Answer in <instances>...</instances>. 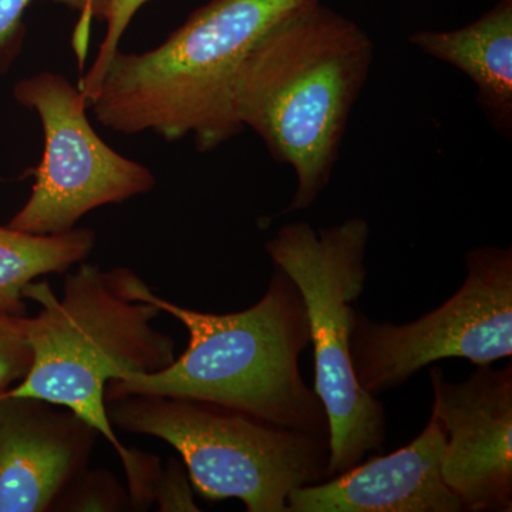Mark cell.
I'll list each match as a JSON object with an SVG mask.
<instances>
[{
    "instance_id": "cell-1",
    "label": "cell",
    "mask_w": 512,
    "mask_h": 512,
    "mask_svg": "<svg viewBox=\"0 0 512 512\" xmlns=\"http://www.w3.org/2000/svg\"><path fill=\"white\" fill-rule=\"evenodd\" d=\"M373 56L365 30L318 2L269 30L235 74L232 124L238 133L251 128L276 163L295 171L284 214L308 210L328 187Z\"/></svg>"
},
{
    "instance_id": "cell-2",
    "label": "cell",
    "mask_w": 512,
    "mask_h": 512,
    "mask_svg": "<svg viewBox=\"0 0 512 512\" xmlns=\"http://www.w3.org/2000/svg\"><path fill=\"white\" fill-rule=\"evenodd\" d=\"M116 269L127 298L153 303L180 320L190 342L161 372L110 380L106 402L127 394L181 397L220 404L275 426L329 434L325 407L299 369V357L311 343L305 302L281 268L275 266L255 305L220 315L175 305L130 269Z\"/></svg>"
},
{
    "instance_id": "cell-3",
    "label": "cell",
    "mask_w": 512,
    "mask_h": 512,
    "mask_svg": "<svg viewBox=\"0 0 512 512\" xmlns=\"http://www.w3.org/2000/svg\"><path fill=\"white\" fill-rule=\"evenodd\" d=\"M320 0H210L160 46L117 52L90 106L123 134L191 136L201 153L237 136L229 93L239 67L275 25Z\"/></svg>"
},
{
    "instance_id": "cell-4",
    "label": "cell",
    "mask_w": 512,
    "mask_h": 512,
    "mask_svg": "<svg viewBox=\"0 0 512 512\" xmlns=\"http://www.w3.org/2000/svg\"><path fill=\"white\" fill-rule=\"evenodd\" d=\"M23 298L42 306L33 318H23L32 366L3 394L70 410L109 441L126 467L134 450L117 437L104 394L110 380L151 375L174 362V339L154 326L160 309L127 298L116 268L89 264L67 275L60 298L47 281L30 282Z\"/></svg>"
},
{
    "instance_id": "cell-5",
    "label": "cell",
    "mask_w": 512,
    "mask_h": 512,
    "mask_svg": "<svg viewBox=\"0 0 512 512\" xmlns=\"http://www.w3.org/2000/svg\"><path fill=\"white\" fill-rule=\"evenodd\" d=\"M114 429L178 451L198 493L248 512H288L292 490L328 480L329 434L275 426L220 404L127 394L107 400Z\"/></svg>"
},
{
    "instance_id": "cell-6",
    "label": "cell",
    "mask_w": 512,
    "mask_h": 512,
    "mask_svg": "<svg viewBox=\"0 0 512 512\" xmlns=\"http://www.w3.org/2000/svg\"><path fill=\"white\" fill-rule=\"evenodd\" d=\"M370 227L349 218L329 228L286 224L266 242V252L301 292L308 313L315 392L329 420V478L355 467L383 448V403L357 382L350 357L353 302L365 291Z\"/></svg>"
},
{
    "instance_id": "cell-7",
    "label": "cell",
    "mask_w": 512,
    "mask_h": 512,
    "mask_svg": "<svg viewBox=\"0 0 512 512\" xmlns=\"http://www.w3.org/2000/svg\"><path fill=\"white\" fill-rule=\"evenodd\" d=\"M466 265L463 286L414 322H376L353 311L350 357L366 393L402 386L439 360L480 367L512 356V248L471 249Z\"/></svg>"
},
{
    "instance_id": "cell-8",
    "label": "cell",
    "mask_w": 512,
    "mask_h": 512,
    "mask_svg": "<svg viewBox=\"0 0 512 512\" xmlns=\"http://www.w3.org/2000/svg\"><path fill=\"white\" fill-rule=\"evenodd\" d=\"M13 97L39 116L45 150L32 194L8 227L33 235L64 234L90 211L153 190L154 174L104 143L87 116L90 104L62 74L42 72L20 80Z\"/></svg>"
},
{
    "instance_id": "cell-9",
    "label": "cell",
    "mask_w": 512,
    "mask_h": 512,
    "mask_svg": "<svg viewBox=\"0 0 512 512\" xmlns=\"http://www.w3.org/2000/svg\"><path fill=\"white\" fill-rule=\"evenodd\" d=\"M433 416L446 431L441 473L468 512L512 510V365L480 366L460 383L430 373Z\"/></svg>"
},
{
    "instance_id": "cell-10",
    "label": "cell",
    "mask_w": 512,
    "mask_h": 512,
    "mask_svg": "<svg viewBox=\"0 0 512 512\" xmlns=\"http://www.w3.org/2000/svg\"><path fill=\"white\" fill-rule=\"evenodd\" d=\"M99 433L45 400L0 394V512H52Z\"/></svg>"
},
{
    "instance_id": "cell-11",
    "label": "cell",
    "mask_w": 512,
    "mask_h": 512,
    "mask_svg": "<svg viewBox=\"0 0 512 512\" xmlns=\"http://www.w3.org/2000/svg\"><path fill=\"white\" fill-rule=\"evenodd\" d=\"M444 447L446 431L431 414L409 446L292 490L288 512H463L441 473Z\"/></svg>"
},
{
    "instance_id": "cell-12",
    "label": "cell",
    "mask_w": 512,
    "mask_h": 512,
    "mask_svg": "<svg viewBox=\"0 0 512 512\" xmlns=\"http://www.w3.org/2000/svg\"><path fill=\"white\" fill-rule=\"evenodd\" d=\"M409 42L466 74L476 84L485 119L501 137L511 140L512 0H498L464 28L421 30L410 35Z\"/></svg>"
},
{
    "instance_id": "cell-13",
    "label": "cell",
    "mask_w": 512,
    "mask_h": 512,
    "mask_svg": "<svg viewBox=\"0 0 512 512\" xmlns=\"http://www.w3.org/2000/svg\"><path fill=\"white\" fill-rule=\"evenodd\" d=\"M94 244L96 234L87 228L33 235L8 225L0 227V313L26 315V285L80 264L93 251Z\"/></svg>"
},
{
    "instance_id": "cell-14",
    "label": "cell",
    "mask_w": 512,
    "mask_h": 512,
    "mask_svg": "<svg viewBox=\"0 0 512 512\" xmlns=\"http://www.w3.org/2000/svg\"><path fill=\"white\" fill-rule=\"evenodd\" d=\"M36 0H0V74L9 72L18 59L25 42L26 28L23 23L26 10ZM80 13L73 33V49L79 67L86 62L89 50L90 26L94 19L103 20L109 0H55Z\"/></svg>"
},
{
    "instance_id": "cell-15",
    "label": "cell",
    "mask_w": 512,
    "mask_h": 512,
    "mask_svg": "<svg viewBox=\"0 0 512 512\" xmlns=\"http://www.w3.org/2000/svg\"><path fill=\"white\" fill-rule=\"evenodd\" d=\"M52 511L120 512L131 510L128 491L107 470L83 468L63 488Z\"/></svg>"
},
{
    "instance_id": "cell-16",
    "label": "cell",
    "mask_w": 512,
    "mask_h": 512,
    "mask_svg": "<svg viewBox=\"0 0 512 512\" xmlns=\"http://www.w3.org/2000/svg\"><path fill=\"white\" fill-rule=\"evenodd\" d=\"M147 2L148 0H109L107 2L103 18L107 25L106 35H104L92 67L87 70L77 84L87 103H92L94 97L97 96L111 60L119 52L121 37L130 26L131 20L136 16L138 10L143 8Z\"/></svg>"
},
{
    "instance_id": "cell-17",
    "label": "cell",
    "mask_w": 512,
    "mask_h": 512,
    "mask_svg": "<svg viewBox=\"0 0 512 512\" xmlns=\"http://www.w3.org/2000/svg\"><path fill=\"white\" fill-rule=\"evenodd\" d=\"M23 316L0 313V394L25 379L33 352L26 338Z\"/></svg>"
},
{
    "instance_id": "cell-18",
    "label": "cell",
    "mask_w": 512,
    "mask_h": 512,
    "mask_svg": "<svg viewBox=\"0 0 512 512\" xmlns=\"http://www.w3.org/2000/svg\"><path fill=\"white\" fill-rule=\"evenodd\" d=\"M160 511H200L192 497L188 474L177 461L165 468L156 497Z\"/></svg>"
}]
</instances>
